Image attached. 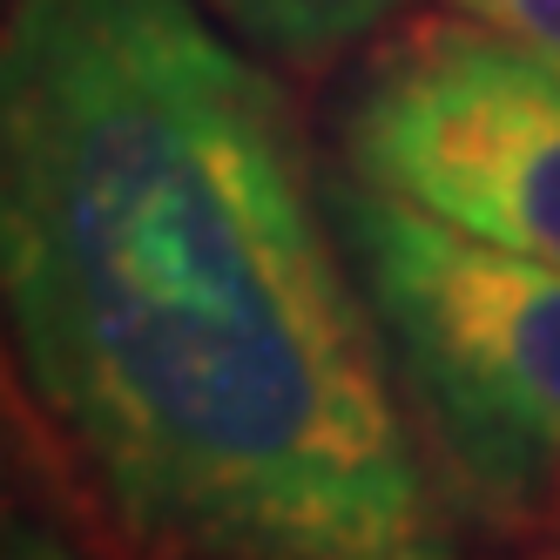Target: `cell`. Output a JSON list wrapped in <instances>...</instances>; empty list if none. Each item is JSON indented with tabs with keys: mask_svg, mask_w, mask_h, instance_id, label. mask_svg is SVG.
<instances>
[{
	"mask_svg": "<svg viewBox=\"0 0 560 560\" xmlns=\"http://www.w3.org/2000/svg\"><path fill=\"white\" fill-rule=\"evenodd\" d=\"M432 8H453V14L506 34V42H520L527 55L560 68V0H432Z\"/></svg>",
	"mask_w": 560,
	"mask_h": 560,
	"instance_id": "5",
	"label": "cell"
},
{
	"mask_svg": "<svg viewBox=\"0 0 560 560\" xmlns=\"http://www.w3.org/2000/svg\"><path fill=\"white\" fill-rule=\"evenodd\" d=\"M331 217L459 513L560 534V270L331 170Z\"/></svg>",
	"mask_w": 560,
	"mask_h": 560,
	"instance_id": "2",
	"label": "cell"
},
{
	"mask_svg": "<svg viewBox=\"0 0 560 560\" xmlns=\"http://www.w3.org/2000/svg\"><path fill=\"white\" fill-rule=\"evenodd\" d=\"M291 89L196 0H14V372L183 560H466Z\"/></svg>",
	"mask_w": 560,
	"mask_h": 560,
	"instance_id": "1",
	"label": "cell"
},
{
	"mask_svg": "<svg viewBox=\"0 0 560 560\" xmlns=\"http://www.w3.org/2000/svg\"><path fill=\"white\" fill-rule=\"evenodd\" d=\"M520 560H560V547H534V553H520Z\"/></svg>",
	"mask_w": 560,
	"mask_h": 560,
	"instance_id": "7",
	"label": "cell"
},
{
	"mask_svg": "<svg viewBox=\"0 0 560 560\" xmlns=\"http://www.w3.org/2000/svg\"><path fill=\"white\" fill-rule=\"evenodd\" d=\"M338 170L560 270V68L453 8L398 14L331 95Z\"/></svg>",
	"mask_w": 560,
	"mask_h": 560,
	"instance_id": "3",
	"label": "cell"
},
{
	"mask_svg": "<svg viewBox=\"0 0 560 560\" xmlns=\"http://www.w3.org/2000/svg\"><path fill=\"white\" fill-rule=\"evenodd\" d=\"M196 8L230 27L244 48H257L270 68L317 74L378 42L412 0H196Z\"/></svg>",
	"mask_w": 560,
	"mask_h": 560,
	"instance_id": "4",
	"label": "cell"
},
{
	"mask_svg": "<svg viewBox=\"0 0 560 560\" xmlns=\"http://www.w3.org/2000/svg\"><path fill=\"white\" fill-rule=\"evenodd\" d=\"M102 560H183V553H155V547H142V540H129L122 527H115V540H108Z\"/></svg>",
	"mask_w": 560,
	"mask_h": 560,
	"instance_id": "6",
	"label": "cell"
}]
</instances>
